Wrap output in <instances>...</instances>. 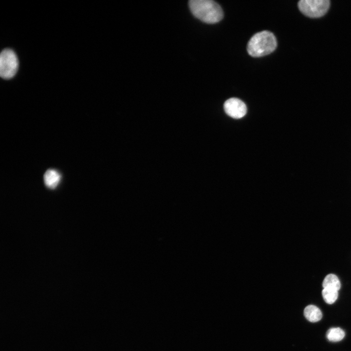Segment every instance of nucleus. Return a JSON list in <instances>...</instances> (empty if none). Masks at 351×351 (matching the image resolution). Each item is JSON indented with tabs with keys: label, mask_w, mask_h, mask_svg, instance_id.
I'll return each mask as SVG.
<instances>
[{
	"label": "nucleus",
	"mask_w": 351,
	"mask_h": 351,
	"mask_svg": "<svg viewBox=\"0 0 351 351\" xmlns=\"http://www.w3.org/2000/svg\"><path fill=\"white\" fill-rule=\"evenodd\" d=\"M189 7L193 15L207 24H215L222 20L221 6L212 0H190Z\"/></svg>",
	"instance_id": "nucleus-1"
},
{
	"label": "nucleus",
	"mask_w": 351,
	"mask_h": 351,
	"mask_svg": "<svg viewBox=\"0 0 351 351\" xmlns=\"http://www.w3.org/2000/svg\"><path fill=\"white\" fill-rule=\"evenodd\" d=\"M277 46L275 36L268 31H263L255 35L247 45L248 54L253 57H263L272 53Z\"/></svg>",
	"instance_id": "nucleus-2"
},
{
	"label": "nucleus",
	"mask_w": 351,
	"mask_h": 351,
	"mask_svg": "<svg viewBox=\"0 0 351 351\" xmlns=\"http://www.w3.org/2000/svg\"><path fill=\"white\" fill-rule=\"evenodd\" d=\"M330 6L329 0H301L298 3L300 11L310 18H319L324 16Z\"/></svg>",
	"instance_id": "nucleus-3"
},
{
	"label": "nucleus",
	"mask_w": 351,
	"mask_h": 351,
	"mask_svg": "<svg viewBox=\"0 0 351 351\" xmlns=\"http://www.w3.org/2000/svg\"><path fill=\"white\" fill-rule=\"evenodd\" d=\"M19 67L18 58L15 53L6 49L0 56V75L4 79L13 78L16 74Z\"/></svg>",
	"instance_id": "nucleus-4"
},
{
	"label": "nucleus",
	"mask_w": 351,
	"mask_h": 351,
	"mask_svg": "<svg viewBox=\"0 0 351 351\" xmlns=\"http://www.w3.org/2000/svg\"><path fill=\"white\" fill-rule=\"evenodd\" d=\"M225 113L230 117L239 119L243 117L247 113L246 105L237 98H231L227 100L224 104Z\"/></svg>",
	"instance_id": "nucleus-5"
},
{
	"label": "nucleus",
	"mask_w": 351,
	"mask_h": 351,
	"mask_svg": "<svg viewBox=\"0 0 351 351\" xmlns=\"http://www.w3.org/2000/svg\"><path fill=\"white\" fill-rule=\"evenodd\" d=\"M61 178V175L58 171L54 169H49L44 174V183L48 188L54 189L58 186Z\"/></svg>",
	"instance_id": "nucleus-6"
},
{
	"label": "nucleus",
	"mask_w": 351,
	"mask_h": 351,
	"mask_svg": "<svg viewBox=\"0 0 351 351\" xmlns=\"http://www.w3.org/2000/svg\"><path fill=\"white\" fill-rule=\"evenodd\" d=\"M304 314L305 318L311 322H318L322 317V314L320 310L313 305H308L305 308Z\"/></svg>",
	"instance_id": "nucleus-7"
},
{
	"label": "nucleus",
	"mask_w": 351,
	"mask_h": 351,
	"mask_svg": "<svg viewBox=\"0 0 351 351\" xmlns=\"http://www.w3.org/2000/svg\"><path fill=\"white\" fill-rule=\"evenodd\" d=\"M322 286L323 288H329L339 291L341 284L338 277L334 274H329L324 278Z\"/></svg>",
	"instance_id": "nucleus-8"
},
{
	"label": "nucleus",
	"mask_w": 351,
	"mask_h": 351,
	"mask_svg": "<svg viewBox=\"0 0 351 351\" xmlns=\"http://www.w3.org/2000/svg\"><path fill=\"white\" fill-rule=\"evenodd\" d=\"M345 335L344 331L340 328H332L327 333V338L331 342H338L342 340Z\"/></svg>",
	"instance_id": "nucleus-9"
},
{
	"label": "nucleus",
	"mask_w": 351,
	"mask_h": 351,
	"mask_svg": "<svg viewBox=\"0 0 351 351\" xmlns=\"http://www.w3.org/2000/svg\"><path fill=\"white\" fill-rule=\"evenodd\" d=\"M324 300L329 304H332L335 302L338 298V293L336 290L325 288L322 291Z\"/></svg>",
	"instance_id": "nucleus-10"
}]
</instances>
